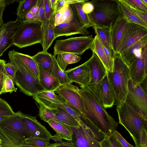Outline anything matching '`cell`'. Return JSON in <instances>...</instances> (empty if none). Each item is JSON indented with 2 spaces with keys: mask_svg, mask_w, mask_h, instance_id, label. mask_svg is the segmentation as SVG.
Instances as JSON below:
<instances>
[{
  "mask_svg": "<svg viewBox=\"0 0 147 147\" xmlns=\"http://www.w3.org/2000/svg\"><path fill=\"white\" fill-rule=\"evenodd\" d=\"M80 88L71 84L61 85L55 91V93L62 98L69 105L81 114L84 112V103L79 93Z\"/></svg>",
  "mask_w": 147,
  "mask_h": 147,
  "instance_id": "4fadbf2b",
  "label": "cell"
},
{
  "mask_svg": "<svg viewBox=\"0 0 147 147\" xmlns=\"http://www.w3.org/2000/svg\"><path fill=\"white\" fill-rule=\"evenodd\" d=\"M125 3L136 9L147 13V5L142 0H122Z\"/></svg>",
  "mask_w": 147,
  "mask_h": 147,
  "instance_id": "f6af8a7d",
  "label": "cell"
},
{
  "mask_svg": "<svg viewBox=\"0 0 147 147\" xmlns=\"http://www.w3.org/2000/svg\"><path fill=\"white\" fill-rule=\"evenodd\" d=\"M9 116H0V121L8 118Z\"/></svg>",
  "mask_w": 147,
  "mask_h": 147,
  "instance_id": "94428289",
  "label": "cell"
},
{
  "mask_svg": "<svg viewBox=\"0 0 147 147\" xmlns=\"http://www.w3.org/2000/svg\"><path fill=\"white\" fill-rule=\"evenodd\" d=\"M90 49L98 57L107 71L112 72L113 66L109 63L104 51L103 46L97 35L93 38Z\"/></svg>",
  "mask_w": 147,
  "mask_h": 147,
  "instance_id": "603a6c76",
  "label": "cell"
},
{
  "mask_svg": "<svg viewBox=\"0 0 147 147\" xmlns=\"http://www.w3.org/2000/svg\"><path fill=\"white\" fill-rule=\"evenodd\" d=\"M38 66L44 70L51 73L53 66V55L42 51L32 56Z\"/></svg>",
  "mask_w": 147,
  "mask_h": 147,
  "instance_id": "d4e9b609",
  "label": "cell"
},
{
  "mask_svg": "<svg viewBox=\"0 0 147 147\" xmlns=\"http://www.w3.org/2000/svg\"><path fill=\"white\" fill-rule=\"evenodd\" d=\"M127 22L125 17L120 15L111 25L110 29L111 44L113 57L116 55L125 26Z\"/></svg>",
  "mask_w": 147,
  "mask_h": 147,
  "instance_id": "44dd1931",
  "label": "cell"
},
{
  "mask_svg": "<svg viewBox=\"0 0 147 147\" xmlns=\"http://www.w3.org/2000/svg\"><path fill=\"white\" fill-rule=\"evenodd\" d=\"M68 5H64L55 15L53 21L54 27L57 26L58 22L61 18L63 12Z\"/></svg>",
  "mask_w": 147,
  "mask_h": 147,
  "instance_id": "f5cc1de1",
  "label": "cell"
},
{
  "mask_svg": "<svg viewBox=\"0 0 147 147\" xmlns=\"http://www.w3.org/2000/svg\"><path fill=\"white\" fill-rule=\"evenodd\" d=\"M2 145L4 147H35L15 138L7 132L0 129Z\"/></svg>",
  "mask_w": 147,
  "mask_h": 147,
  "instance_id": "f1b7e54d",
  "label": "cell"
},
{
  "mask_svg": "<svg viewBox=\"0 0 147 147\" xmlns=\"http://www.w3.org/2000/svg\"><path fill=\"white\" fill-rule=\"evenodd\" d=\"M81 59L80 57L75 54L63 53L57 55L56 60L59 67L63 71H64L68 65L77 63Z\"/></svg>",
  "mask_w": 147,
  "mask_h": 147,
  "instance_id": "f546056e",
  "label": "cell"
},
{
  "mask_svg": "<svg viewBox=\"0 0 147 147\" xmlns=\"http://www.w3.org/2000/svg\"><path fill=\"white\" fill-rule=\"evenodd\" d=\"M15 113L7 102L0 98V116H10L13 115Z\"/></svg>",
  "mask_w": 147,
  "mask_h": 147,
  "instance_id": "ee69618b",
  "label": "cell"
},
{
  "mask_svg": "<svg viewBox=\"0 0 147 147\" xmlns=\"http://www.w3.org/2000/svg\"><path fill=\"white\" fill-rule=\"evenodd\" d=\"M126 104L147 121V96L140 84L133 82L129 78L128 92L125 98Z\"/></svg>",
  "mask_w": 147,
  "mask_h": 147,
  "instance_id": "9c48e42d",
  "label": "cell"
},
{
  "mask_svg": "<svg viewBox=\"0 0 147 147\" xmlns=\"http://www.w3.org/2000/svg\"><path fill=\"white\" fill-rule=\"evenodd\" d=\"M8 55L10 62L15 63L18 67L13 81L21 92L27 95L33 96L45 90L39 80L29 72L14 54L13 50L9 52Z\"/></svg>",
  "mask_w": 147,
  "mask_h": 147,
  "instance_id": "8992f818",
  "label": "cell"
},
{
  "mask_svg": "<svg viewBox=\"0 0 147 147\" xmlns=\"http://www.w3.org/2000/svg\"><path fill=\"white\" fill-rule=\"evenodd\" d=\"M75 10L73 4L68 5L64 11L61 18L59 21L57 25L64 22H68L73 19Z\"/></svg>",
  "mask_w": 147,
  "mask_h": 147,
  "instance_id": "b9f144b4",
  "label": "cell"
},
{
  "mask_svg": "<svg viewBox=\"0 0 147 147\" xmlns=\"http://www.w3.org/2000/svg\"><path fill=\"white\" fill-rule=\"evenodd\" d=\"M54 30L55 38L63 36H67L77 34L87 36L90 34L87 29L81 24L75 10L74 16L71 21L54 27Z\"/></svg>",
  "mask_w": 147,
  "mask_h": 147,
  "instance_id": "9a60e30c",
  "label": "cell"
},
{
  "mask_svg": "<svg viewBox=\"0 0 147 147\" xmlns=\"http://www.w3.org/2000/svg\"><path fill=\"white\" fill-rule=\"evenodd\" d=\"M93 40L92 35L57 40L54 45L53 55L56 57L63 53L82 55L86 50L90 49Z\"/></svg>",
  "mask_w": 147,
  "mask_h": 147,
  "instance_id": "ba28073f",
  "label": "cell"
},
{
  "mask_svg": "<svg viewBox=\"0 0 147 147\" xmlns=\"http://www.w3.org/2000/svg\"><path fill=\"white\" fill-rule=\"evenodd\" d=\"M38 0H19L16 10L17 18L24 21L25 16L35 5Z\"/></svg>",
  "mask_w": 147,
  "mask_h": 147,
  "instance_id": "4dcf8cb0",
  "label": "cell"
},
{
  "mask_svg": "<svg viewBox=\"0 0 147 147\" xmlns=\"http://www.w3.org/2000/svg\"><path fill=\"white\" fill-rule=\"evenodd\" d=\"M80 126L70 127L73 133L71 140L76 147H100V143L106 137L80 113Z\"/></svg>",
  "mask_w": 147,
  "mask_h": 147,
  "instance_id": "277c9868",
  "label": "cell"
},
{
  "mask_svg": "<svg viewBox=\"0 0 147 147\" xmlns=\"http://www.w3.org/2000/svg\"><path fill=\"white\" fill-rule=\"evenodd\" d=\"M82 3H76L73 4V5L81 24L84 28L87 29L90 27H93L94 25L91 21L88 15L83 11Z\"/></svg>",
  "mask_w": 147,
  "mask_h": 147,
  "instance_id": "d6a6232c",
  "label": "cell"
},
{
  "mask_svg": "<svg viewBox=\"0 0 147 147\" xmlns=\"http://www.w3.org/2000/svg\"><path fill=\"white\" fill-rule=\"evenodd\" d=\"M42 24L40 21H24L18 28L13 40V45L21 49L37 43L42 44Z\"/></svg>",
  "mask_w": 147,
  "mask_h": 147,
  "instance_id": "5b68a950",
  "label": "cell"
},
{
  "mask_svg": "<svg viewBox=\"0 0 147 147\" xmlns=\"http://www.w3.org/2000/svg\"><path fill=\"white\" fill-rule=\"evenodd\" d=\"M33 20H38L42 22L44 34L46 31L50 23L47 21L46 18L44 0H39L38 11L36 15L35 18Z\"/></svg>",
  "mask_w": 147,
  "mask_h": 147,
  "instance_id": "8d00e7d4",
  "label": "cell"
},
{
  "mask_svg": "<svg viewBox=\"0 0 147 147\" xmlns=\"http://www.w3.org/2000/svg\"><path fill=\"white\" fill-rule=\"evenodd\" d=\"M55 91L44 90L37 93L34 96L38 98L47 100L53 103H61L58 100L57 95L55 94Z\"/></svg>",
  "mask_w": 147,
  "mask_h": 147,
  "instance_id": "ab89813d",
  "label": "cell"
},
{
  "mask_svg": "<svg viewBox=\"0 0 147 147\" xmlns=\"http://www.w3.org/2000/svg\"><path fill=\"white\" fill-rule=\"evenodd\" d=\"M54 147H76L71 141L57 143Z\"/></svg>",
  "mask_w": 147,
  "mask_h": 147,
  "instance_id": "db71d44e",
  "label": "cell"
},
{
  "mask_svg": "<svg viewBox=\"0 0 147 147\" xmlns=\"http://www.w3.org/2000/svg\"><path fill=\"white\" fill-rule=\"evenodd\" d=\"M22 120L29 131L30 137L39 138L48 141L51 139L52 136L50 132L37 120L36 117L23 114Z\"/></svg>",
  "mask_w": 147,
  "mask_h": 147,
  "instance_id": "e0dca14e",
  "label": "cell"
},
{
  "mask_svg": "<svg viewBox=\"0 0 147 147\" xmlns=\"http://www.w3.org/2000/svg\"><path fill=\"white\" fill-rule=\"evenodd\" d=\"M130 78L134 83L140 84L146 79L147 45L143 48L141 55L129 67Z\"/></svg>",
  "mask_w": 147,
  "mask_h": 147,
  "instance_id": "5bb4252c",
  "label": "cell"
},
{
  "mask_svg": "<svg viewBox=\"0 0 147 147\" xmlns=\"http://www.w3.org/2000/svg\"><path fill=\"white\" fill-rule=\"evenodd\" d=\"M53 22H50L48 28L43 35V39L41 44L42 51L47 52V50L51 46L54 40L55 39V36Z\"/></svg>",
  "mask_w": 147,
  "mask_h": 147,
  "instance_id": "836d02e7",
  "label": "cell"
},
{
  "mask_svg": "<svg viewBox=\"0 0 147 147\" xmlns=\"http://www.w3.org/2000/svg\"><path fill=\"white\" fill-rule=\"evenodd\" d=\"M39 1V0H38L36 4L32 7L30 11L32 13L35 15L37 14L38 11Z\"/></svg>",
  "mask_w": 147,
  "mask_h": 147,
  "instance_id": "680465c9",
  "label": "cell"
},
{
  "mask_svg": "<svg viewBox=\"0 0 147 147\" xmlns=\"http://www.w3.org/2000/svg\"><path fill=\"white\" fill-rule=\"evenodd\" d=\"M147 45V36L137 41L119 54L122 60L129 67L141 55L143 47Z\"/></svg>",
  "mask_w": 147,
  "mask_h": 147,
  "instance_id": "ffe728a7",
  "label": "cell"
},
{
  "mask_svg": "<svg viewBox=\"0 0 147 147\" xmlns=\"http://www.w3.org/2000/svg\"><path fill=\"white\" fill-rule=\"evenodd\" d=\"M146 36H147V28L137 24L127 22L116 55L120 54L137 41Z\"/></svg>",
  "mask_w": 147,
  "mask_h": 147,
  "instance_id": "8fae6325",
  "label": "cell"
},
{
  "mask_svg": "<svg viewBox=\"0 0 147 147\" xmlns=\"http://www.w3.org/2000/svg\"><path fill=\"white\" fill-rule=\"evenodd\" d=\"M5 63V60L0 59V94L3 93L2 89L5 75L4 65Z\"/></svg>",
  "mask_w": 147,
  "mask_h": 147,
  "instance_id": "c3c4849f",
  "label": "cell"
},
{
  "mask_svg": "<svg viewBox=\"0 0 147 147\" xmlns=\"http://www.w3.org/2000/svg\"><path fill=\"white\" fill-rule=\"evenodd\" d=\"M88 1L87 0H58L56 6L52 13L50 22H53L55 15L64 5L82 3Z\"/></svg>",
  "mask_w": 147,
  "mask_h": 147,
  "instance_id": "f35d334b",
  "label": "cell"
},
{
  "mask_svg": "<svg viewBox=\"0 0 147 147\" xmlns=\"http://www.w3.org/2000/svg\"><path fill=\"white\" fill-rule=\"evenodd\" d=\"M79 93L84 103V112L81 113L107 137L118 127V123L98 102L86 86L81 87Z\"/></svg>",
  "mask_w": 147,
  "mask_h": 147,
  "instance_id": "6da1fadb",
  "label": "cell"
},
{
  "mask_svg": "<svg viewBox=\"0 0 147 147\" xmlns=\"http://www.w3.org/2000/svg\"><path fill=\"white\" fill-rule=\"evenodd\" d=\"M82 8L84 12L89 15L94 11V7L90 1H86L82 3Z\"/></svg>",
  "mask_w": 147,
  "mask_h": 147,
  "instance_id": "f907efd6",
  "label": "cell"
},
{
  "mask_svg": "<svg viewBox=\"0 0 147 147\" xmlns=\"http://www.w3.org/2000/svg\"><path fill=\"white\" fill-rule=\"evenodd\" d=\"M49 0L50 1L51 9L52 12H53L56 6L58 0Z\"/></svg>",
  "mask_w": 147,
  "mask_h": 147,
  "instance_id": "6f0895ef",
  "label": "cell"
},
{
  "mask_svg": "<svg viewBox=\"0 0 147 147\" xmlns=\"http://www.w3.org/2000/svg\"><path fill=\"white\" fill-rule=\"evenodd\" d=\"M98 102L104 109L111 108L114 105L115 94L107 74L98 84Z\"/></svg>",
  "mask_w": 147,
  "mask_h": 147,
  "instance_id": "ac0fdd59",
  "label": "cell"
},
{
  "mask_svg": "<svg viewBox=\"0 0 147 147\" xmlns=\"http://www.w3.org/2000/svg\"><path fill=\"white\" fill-rule=\"evenodd\" d=\"M90 2L94 9L88 16L94 26H109L121 15L117 0H94Z\"/></svg>",
  "mask_w": 147,
  "mask_h": 147,
  "instance_id": "52a82bcc",
  "label": "cell"
},
{
  "mask_svg": "<svg viewBox=\"0 0 147 147\" xmlns=\"http://www.w3.org/2000/svg\"><path fill=\"white\" fill-rule=\"evenodd\" d=\"M53 66L51 74L59 81L61 85L71 84L64 71L58 65L55 57L53 55Z\"/></svg>",
  "mask_w": 147,
  "mask_h": 147,
  "instance_id": "1f68e13d",
  "label": "cell"
},
{
  "mask_svg": "<svg viewBox=\"0 0 147 147\" xmlns=\"http://www.w3.org/2000/svg\"><path fill=\"white\" fill-rule=\"evenodd\" d=\"M113 57V71H107V75L115 94L114 105L117 106L125 102L130 76L128 67L123 61L120 54L116 55Z\"/></svg>",
  "mask_w": 147,
  "mask_h": 147,
  "instance_id": "7a4b0ae2",
  "label": "cell"
},
{
  "mask_svg": "<svg viewBox=\"0 0 147 147\" xmlns=\"http://www.w3.org/2000/svg\"><path fill=\"white\" fill-rule=\"evenodd\" d=\"M142 1L145 4L147 5V0H142Z\"/></svg>",
  "mask_w": 147,
  "mask_h": 147,
  "instance_id": "e7e4bbea",
  "label": "cell"
},
{
  "mask_svg": "<svg viewBox=\"0 0 147 147\" xmlns=\"http://www.w3.org/2000/svg\"><path fill=\"white\" fill-rule=\"evenodd\" d=\"M92 53V56L87 61L91 71V79L86 86L98 102V85L107 74V71L96 55Z\"/></svg>",
  "mask_w": 147,
  "mask_h": 147,
  "instance_id": "7c38bea8",
  "label": "cell"
},
{
  "mask_svg": "<svg viewBox=\"0 0 147 147\" xmlns=\"http://www.w3.org/2000/svg\"><path fill=\"white\" fill-rule=\"evenodd\" d=\"M38 67L39 82L45 90L55 91L61 85L59 81L51 73Z\"/></svg>",
  "mask_w": 147,
  "mask_h": 147,
  "instance_id": "7402d4cb",
  "label": "cell"
},
{
  "mask_svg": "<svg viewBox=\"0 0 147 147\" xmlns=\"http://www.w3.org/2000/svg\"><path fill=\"white\" fill-rule=\"evenodd\" d=\"M121 1L129 9H130L137 17L147 24V13L135 9L127 5L123 2L122 0Z\"/></svg>",
  "mask_w": 147,
  "mask_h": 147,
  "instance_id": "7dc6e473",
  "label": "cell"
},
{
  "mask_svg": "<svg viewBox=\"0 0 147 147\" xmlns=\"http://www.w3.org/2000/svg\"><path fill=\"white\" fill-rule=\"evenodd\" d=\"M3 147H4L3 146Z\"/></svg>",
  "mask_w": 147,
  "mask_h": 147,
  "instance_id": "03108f58",
  "label": "cell"
},
{
  "mask_svg": "<svg viewBox=\"0 0 147 147\" xmlns=\"http://www.w3.org/2000/svg\"><path fill=\"white\" fill-rule=\"evenodd\" d=\"M64 71L71 83H77L81 88L86 86L90 82L91 71L88 61L78 67Z\"/></svg>",
  "mask_w": 147,
  "mask_h": 147,
  "instance_id": "d6986e66",
  "label": "cell"
},
{
  "mask_svg": "<svg viewBox=\"0 0 147 147\" xmlns=\"http://www.w3.org/2000/svg\"><path fill=\"white\" fill-rule=\"evenodd\" d=\"M47 123L56 132L55 136L68 141L72 140L73 133L70 127L66 126L52 120H49Z\"/></svg>",
  "mask_w": 147,
  "mask_h": 147,
  "instance_id": "4316f807",
  "label": "cell"
},
{
  "mask_svg": "<svg viewBox=\"0 0 147 147\" xmlns=\"http://www.w3.org/2000/svg\"><path fill=\"white\" fill-rule=\"evenodd\" d=\"M6 6L5 0V2L0 6V28L4 24L3 19V15Z\"/></svg>",
  "mask_w": 147,
  "mask_h": 147,
  "instance_id": "11a10c76",
  "label": "cell"
},
{
  "mask_svg": "<svg viewBox=\"0 0 147 147\" xmlns=\"http://www.w3.org/2000/svg\"><path fill=\"white\" fill-rule=\"evenodd\" d=\"M44 4L46 19L48 22H50L53 12L51 9L49 0H44Z\"/></svg>",
  "mask_w": 147,
  "mask_h": 147,
  "instance_id": "816d5d0a",
  "label": "cell"
},
{
  "mask_svg": "<svg viewBox=\"0 0 147 147\" xmlns=\"http://www.w3.org/2000/svg\"><path fill=\"white\" fill-rule=\"evenodd\" d=\"M119 123L129 132L135 147H140L142 135L147 131V121L125 102L116 106Z\"/></svg>",
  "mask_w": 147,
  "mask_h": 147,
  "instance_id": "3957f363",
  "label": "cell"
},
{
  "mask_svg": "<svg viewBox=\"0 0 147 147\" xmlns=\"http://www.w3.org/2000/svg\"><path fill=\"white\" fill-rule=\"evenodd\" d=\"M5 0H0V6L5 2Z\"/></svg>",
  "mask_w": 147,
  "mask_h": 147,
  "instance_id": "6125c7cd",
  "label": "cell"
},
{
  "mask_svg": "<svg viewBox=\"0 0 147 147\" xmlns=\"http://www.w3.org/2000/svg\"><path fill=\"white\" fill-rule=\"evenodd\" d=\"M17 88L15 87L13 80L7 74H5L3 88V93L13 92H16Z\"/></svg>",
  "mask_w": 147,
  "mask_h": 147,
  "instance_id": "7bdbcfd3",
  "label": "cell"
},
{
  "mask_svg": "<svg viewBox=\"0 0 147 147\" xmlns=\"http://www.w3.org/2000/svg\"><path fill=\"white\" fill-rule=\"evenodd\" d=\"M19 0H5V2L6 3V5H7L9 4L12 3L15 1L18 2Z\"/></svg>",
  "mask_w": 147,
  "mask_h": 147,
  "instance_id": "91938a15",
  "label": "cell"
},
{
  "mask_svg": "<svg viewBox=\"0 0 147 147\" xmlns=\"http://www.w3.org/2000/svg\"><path fill=\"white\" fill-rule=\"evenodd\" d=\"M2 140L1 138L0 137V147H3L2 145Z\"/></svg>",
  "mask_w": 147,
  "mask_h": 147,
  "instance_id": "be15d7a7",
  "label": "cell"
},
{
  "mask_svg": "<svg viewBox=\"0 0 147 147\" xmlns=\"http://www.w3.org/2000/svg\"><path fill=\"white\" fill-rule=\"evenodd\" d=\"M113 133L116 139L121 143L123 147H136L129 143L116 130Z\"/></svg>",
  "mask_w": 147,
  "mask_h": 147,
  "instance_id": "681fc988",
  "label": "cell"
},
{
  "mask_svg": "<svg viewBox=\"0 0 147 147\" xmlns=\"http://www.w3.org/2000/svg\"><path fill=\"white\" fill-rule=\"evenodd\" d=\"M23 113L20 111L0 121V129L18 140L24 141L30 138L29 131L24 123Z\"/></svg>",
  "mask_w": 147,
  "mask_h": 147,
  "instance_id": "30bf717a",
  "label": "cell"
},
{
  "mask_svg": "<svg viewBox=\"0 0 147 147\" xmlns=\"http://www.w3.org/2000/svg\"><path fill=\"white\" fill-rule=\"evenodd\" d=\"M18 69V66L12 62L6 63L4 65L5 74L8 75L13 80Z\"/></svg>",
  "mask_w": 147,
  "mask_h": 147,
  "instance_id": "bcb514c9",
  "label": "cell"
},
{
  "mask_svg": "<svg viewBox=\"0 0 147 147\" xmlns=\"http://www.w3.org/2000/svg\"><path fill=\"white\" fill-rule=\"evenodd\" d=\"M117 3L120 13L127 22L137 24L147 28V24L137 17L121 0H117Z\"/></svg>",
  "mask_w": 147,
  "mask_h": 147,
  "instance_id": "83f0119b",
  "label": "cell"
},
{
  "mask_svg": "<svg viewBox=\"0 0 147 147\" xmlns=\"http://www.w3.org/2000/svg\"><path fill=\"white\" fill-rule=\"evenodd\" d=\"M58 98L59 100L61 102V103L56 104L52 102V103L55 106L65 110L68 113L74 117L79 123L81 121L80 118V112L74 108L69 105L62 98L59 96H58Z\"/></svg>",
  "mask_w": 147,
  "mask_h": 147,
  "instance_id": "e575fe53",
  "label": "cell"
},
{
  "mask_svg": "<svg viewBox=\"0 0 147 147\" xmlns=\"http://www.w3.org/2000/svg\"><path fill=\"white\" fill-rule=\"evenodd\" d=\"M15 55L24 65L29 72L39 80V67L32 56L13 50Z\"/></svg>",
  "mask_w": 147,
  "mask_h": 147,
  "instance_id": "cb8c5ba5",
  "label": "cell"
},
{
  "mask_svg": "<svg viewBox=\"0 0 147 147\" xmlns=\"http://www.w3.org/2000/svg\"><path fill=\"white\" fill-rule=\"evenodd\" d=\"M36 102L38 105L39 116L41 120L47 122L50 120L57 121L55 115L50 109L40 102Z\"/></svg>",
  "mask_w": 147,
  "mask_h": 147,
  "instance_id": "d590c367",
  "label": "cell"
},
{
  "mask_svg": "<svg viewBox=\"0 0 147 147\" xmlns=\"http://www.w3.org/2000/svg\"><path fill=\"white\" fill-rule=\"evenodd\" d=\"M22 21L17 18L15 21L4 23L0 28V57L7 49L13 45V40L15 34Z\"/></svg>",
  "mask_w": 147,
  "mask_h": 147,
  "instance_id": "2e32d148",
  "label": "cell"
},
{
  "mask_svg": "<svg viewBox=\"0 0 147 147\" xmlns=\"http://www.w3.org/2000/svg\"><path fill=\"white\" fill-rule=\"evenodd\" d=\"M35 15L32 13L30 11L25 15L24 21H30L33 20L35 18Z\"/></svg>",
  "mask_w": 147,
  "mask_h": 147,
  "instance_id": "9f6ffc18",
  "label": "cell"
},
{
  "mask_svg": "<svg viewBox=\"0 0 147 147\" xmlns=\"http://www.w3.org/2000/svg\"><path fill=\"white\" fill-rule=\"evenodd\" d=\"M24 142L35 147H54L57 143H51L47 140L34 137L27 138Z\"/></svg>",
  "mask_w": 147,
  "mask_h": 147,
  "instance_id": "74e56055",
  "label": "cell"
},
{
  "mask_svg": "<svg viewBox=\"0 0 147 147\" xmlns=\"http://www.w3.org/2000/svg\"><path fill=\"white\" fill-rule=\"evenodd\" d=\"M100 144V147H123L113 133L111 135L106 137Z\"/></svg>",
  "mask_w": 147,
  "mask_h": 147,
  "instance_id": "60d3db41",
  "label": "cell"
},
{
  "mask_svg": "<svg viewBox=\"0 0 147 147\" xmlns=\"http://www.w3.org/2000/svg\"><path fill=\"white\" fill-rule=\"evenodd\" d=\"M112 23L110 26H105L94 25L93 27L103 46L112 53L111 44L110 29Z\"/></svg>",
  "mask_w": 147,
  "mask_h": 147,
  "instance_id": "484cf974",
  "label": "cell"
}]
</instances>
